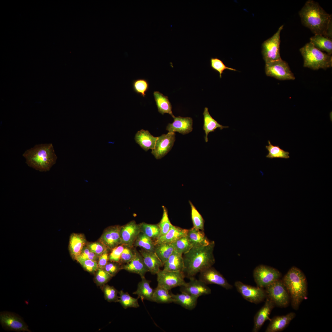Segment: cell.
<instances>
[{
    "instance_id": "cell-30",
    "label": "cell",
    "mask_w": 332,
    "mask_h": 332,
    "mask_svg": "<svg viewBox=\"0 0 332 332\" xmlns=\"http://www.w3.org/2000/svg\"><path fill=\"white\" fill-rule=\"evenodd\" d=\"M153 96L159 112L162 115L168 113L173 118L174 117L172 111V106L168 97L158 91L154 92Z\"/></svg>"
},
{
    "instance_id": "cell-4",
    "label": "cell",
    "mask_w": 332,
    "mask_h": 332,
    "mask_svg": "<svg viewBox=\"0 0 332 332\" xmlns=\"http://www.w3.org/2000/svg\"><path fill=\"white\" fill-rule=\"evenodd\" d=\"M282 280L290 296L292 307L297 310L307 295V281L305 275L300 269L293 267Z\"/></svg>"
},
{
    "instance_id": "cell-49",
    "label": "cell",
    "mask_w": 332,
    "mask_h": 332,
    "mask_svg": "<svg viewBox=\"0 0 332 332\" xmlns=\"http://www.w3.org/2000/svg\"><path fill=\"white\" fill-rule=\"evenodd\" d=\"M87 247L93 252L100 257L106 251L107 247L99 241L87 243Z\"/></svg>"
},
{
    "instance_id": "cell-2",
    "label": "cell",
    "mask_w": 332,
    "mask_h": 332,
    "mask_svg": "<svg viewBox=\"0 0 332 332\" xmlns=\"http://www.w3.org/2000/svg\"><path fill=\"white\" fill-rule=\"evenodd\" d=\"M299 14L302 24L314 34L325 37L332 15L327 13L317 2L308 0L299 11Z\"/></svg>"
},
{
    "instance_id": "cell-45",
    "label": "cell",
    "mask_w": 332,
    "mask_h": 332,
    "mask_svg": "<svg viewBox=\"0 0 332 332\" xmlns=\"http://www.w3.org/2000/svg\"><path fill=\"white\" fill-rule=\"evenodd\" d=\"M76 260L86 271L91 273L96 272L98 269L97 262L89 259L77 257Z\"/></svg>"
},
{
    "instance_id": "cell-12",
    "label": "cell",
    "mask_w": 332,
    "mask_h": 332,
    "mask_svg": "<svg viewBox=\"0 0 332 332\" xmlns=\"http://www.w3.org/2000/svg\"><path fill=\"white\" fill-rule=\"evenodd\" d=\"M0 322L2 327L7 331L31 332L23 318L14 313L7 311L1 312Z\"/></svg>"
},
{
    "instance_id": "cell-19",
    "label": "cell",
    "mask_w": 332,
    "mask_h": 332,
    "mask_svg": "<svg viewBox=\"0 0 332 332\" xmlns=\"http://www.w3.org/2000/svg\"><path fill=\"white\" fill-rule=\"evenodd\" d=\"M172 123H168L166 129L169 132H178L183 135L188 134L192 130L193 120L191 117H175Z\"/></svg>"
},
{
    "instance_id": "cell-20",
    "label": "cell",
    "mask_w": 332,
    "mask_h": 332,
    "mask_svg": "<svg viewBox=\"0 0 332 332\" xmlns=\"http://www.w3.org/2000/svg\"><path fill=\"white\" fill-rule=\"evenodd\" d=\"M87 243L84 234L73 233L69 239L68 249L71 257L73 260L81 255L84 247Z\"/></svg>"
},
{
    "instance_id": "cell-32",
    "label": "cell",
    "mask_w": 332,
    "mask_h": 332,
    "mask_svg": "<svg viewBox=\"0 0 332 332\" xmlns=\"http://www.w3.org/2000/svg\"><path fill=\"white\" fill-rule=\"evenodd\" d=\"M310 39V42L316 48L332 54V40L320 34H314Z\"/></svg>"
},
{
    "instance_id": "cell-51",
    "label": "cell",
    "mask_w": 332,
    "mask_h": 332,
    "mask_svg": "<svg viewBox=\"0 0 332 332\" xmlns=\"http://www.w3.org/2000/svg\"><path fill=\"white\" fill-rule=\"evenodd\" d=\"M79 256L97 262L99 257V256L92 251L86 245L84 247L81 255Z\"/></svg>"
},
{
    "instance_id": "cell-11",
    "label": "cell",
    "mask_w": 332,
    "mask_h": 332,
    "mask_svg": "<svg viewBox=\"0 0 332 332\" xmlns=\"http://www.w3.org/2000/svg\"><path fill=\"white\" fill-rule=\"evenodd\" d=\"M234 285L238 291L246 300L255 304L259 303L267 297L264 288L248 285L240 281H236Z\"/></svg>"
},
{
    "instance_id": "cell-29",
    "label": "cell",
    "mask_w": 332,
    "mask_h": 332,
    "mask_svg": "<svg viewBox=\"0 0 332 332\" xmlns=\"http://www.w3.org/2000/svg\"><path fill=\"white\" fill-rule=\"evenodd\" d=\"M187 236L193 247L207 246L211 242L205 235L204 231L193 227L188 230Z\"/></svg>"
},
{
    "instance_id": "cell-28",
    "label": "cell",
    "mask_w": 332,
    "mask_h": 332,
    "mask_svg": "<svg viewBox=\"0 0 332 332\" xmlns=\"http://www.w3.org/2000/svg\"><path fill=\"white\" fill-rule=\"evenodd\" d=\"M141 280L137 285L136 290L133 293L138 296V298L142 301L147 300L152 302V297L154 289L150 286V281L146 279L145 277H141Z\"/></svg>"
},
{
    "instance_id": "cell-39",
    "label": "cell",
    "mask_w": 332,
    "mask_h": 332,
    "mask_svg": "<svg viewBox=\"0 0 332 332\" xmlns=\"http://www.w3.org/2000/svg\"><path fill=\"white\" fill-rule=\"evenodd\" d=\"M172 243L175 250L182 255L188 252L193 247L187 235L180 238Z\"/></svg>"
},
{
    "instance_id": "cell-18",
    "label": "cell",
    "mask_w": 332,
    "mask_h": 332,
    "mask_svg": "<svg viewBox=\"0 0 332 332\" xmlns=\"http://www.w3.org/2000/svg\"><path fill=\"white\" fill-rule=\"evenodd\" d=\"M264 305L257 312L254 318L253 332H257L260 330L265 322L270 321V315L275 305L269 298L267 297Z\"/></svg>"
},
{
    "instance_id": "cell-34",
    "label": "cell",
    "mask_w": 332,
    "mask_h": 332,
    "mask_svg": "<svg viewBox=\"0 0 332 332\" xmlns=\"http://www.w3.org/2000/svg\"><path fill=\"white\" fill-rule=\"evenodd\" d=\"M155 252L164 265L174 251L172 243H155Z\"/></svg>"
},
{
    "instance_id": "cell-5",
    "label": "cell",
    "mask_w": 332,
    "mask_h": 332,
    "mask_svg": "<svg viewBox=\"0 0 332 332\" xmlns=\"http://www.w3.org/2000/svg\"><path fill=\"white\" fill-rule=\"evenodd\" d=\"M299 51L303 59V66L314 70L326 69L332 66V56L315 47L310 42Z\"/></svg>"
},
{
    "instance_id": "cell-27",
    "label": "cell",
    "mask_w": 332,
    "mask_h": 332,
    "mask_svg": "<svg viewBox=\"0 0 332 332\" xmlns=\"http://www.w3.org/2000/svg\"><path fill=\"white\" fill-rule=\"evenodd\" d=\"M163 266L165 270L183 272L184 265L182 255L174 250Z\"/></svg>"
},
{
    "instance_id": "cell-25",
    "label": "cell",
    "mask_w": 332,
    "mask_h": 332,
    "mask_svg": "<svg viewBox=\"0 0 332 332\" xmlns=\"http://www.w3.org/2000/svg\"><path fill=\"white\" fill-rule=\"evenodd\" d=\"M188 231V229H183L172 225L165 234L159 237L156 239L155 243H172L180 238L186 236Z\"/></svg>"
},
{
    "instance_id": "cell-46",
    "label": "cell",
    "mask_w": 332,
    "mask_h": 332,
    "mask_svg": "<svg viewBox=\"0 0 332 332\" xmlns=\"http://www.w3.org/2000/svg\"><path fill=\"white\" fill-rule=\"evenodd\" d=\"M96 272L94 281L97 285L101 287L106 284L113 277L103 269L98 268Z\"/></svg>"
},
{
    "instance_id": "cell-36",
    "label": "cell",
    "mask_w": 332,
    "mask_h": 332,
    "mask_svg": "<svg viewBox=\"0 0 332 332\" xmlns=\"http://www.w3.org/2000/svg\"><path fill=\"white\" fill-rule=\"evenodd\" d=\"M118 302L125 309L129 307L137 308L140 306L138 302V298H134L127 292L121 290L119 292Z\"/></svg>"
},
{
    "instance_id": "cell-23",
    "label": "cell",
    "mask_w": 332,
    "mask_h": 332,
    "mask_svg": "<svg viewBox=\"0 0 332 332\" xmlns=\"http://www.w3.org/2000/svg\"><path fill=\"white\" fill-rule=\"evenodd\" d=\"M140 253L143 257L149 272L153 275L156 274L163 264L156 253L148 251L143 249L140 251Z\"/></svg>"
},
{
    "instance_id": "cell-52",
    "label": "cell",
    "mask_w": 332,
    "mask_h": 332,
    "mask_svg": "<svg viewBox=\"0 0 332 332\" xmlns=\"http://www.w3.org/2000/svg\"><path fill=\"white\" fill-rule=\"evenodd\" d=\"M108 250L105 251L99 257L97 263L98 268L103 269L109 260Z\"/></svg>"
},
{
    "instance_id": "cell-31",
    "label": "cell",
    "mask_w": 332,
    "mask_h": 332,
    "mask_svg": "<svg viewBox=\"0 0 332 332\" xmlns=\"http://www.w3.org/2000/svg\"><path fill=\"white\" fill-rule=\"evenodd\" d=\"M203 114L204 121L203 128L205 133V140L206 142L208 141V136L210 132H214L218 128L222 130L224 128L229 127L228 126H223L220 124L213 119L210 115L208 108H204Z\"/></svg>"
},
{
    "instance_id": "cell-43",
    "label": "cell",
    "mask_w": 332,
    "mask_h": 332,
    "mask_svg": "<svg viewBox=\"0 0 332 332\" xmlns=\"http://www.w3.org/2000/svg\"><path fill=\"white\" fill-rule=\"evenodd\" d=\"M132 86L134 91L143 97L145 96L149 87L148 81L144 79H139L134 81Z\"/></svg>"
},
{
    "instance_id": "cell-10",
    "label": "cell",
    "mask_w": 332,
    "mask_h": 332,
    "mask_svg": "<svg viewBox=\"0 0 332 332\" xmlns=\"http://www.w3.org/2000/svg\"><path fill=\"white\" fill-rule=\"evenodd\" d=\"M158 285L169 290L176 287L184 285L186 282L182 272L160 270L156 274Z\"/></svg>"
},
{
    "instance_id": "cell-14",
    "label": "cell",
    "mask_w": 332,
    "mask_h": 332,
    "mask_svg": "<svg viewBox=\"0 0 332 332\" xmlns=\"http://www.w3.org/2000/svg\"><path fill=\"white\" fill-rule=\"evenodd\" d=\"M175 140V133L168 132L158 137L154 148L151 153L156 159H160L171 150Z\"/></svg>"
},
{
    "instance_id": "cell-33",
    "label": "cell",
    "mask_w": 332,
    "mask_h": 332,
    "mask_svg": "<svg viewBox=\"0 0 332 332\" xmlns=\"http://www.w3.org/2000/svg\"><path fill=\"white\" fill-rule=\"evenodd\" d=\"M169 290L165 288L158 285L154 289L152 297V302L159 303H170L173 302Z\"/></svg>"
},
{
    "instance_id": "cell-41",
    "label": "cell",
    "mask_w": 332,
    "mask_h": 332,
    "mask_svg": "<svg viewBox=\"0 0 332 332\" xmlns=\"http://www.w3.org/2000/svg\"><path fill=\"white\" fill-rule=\"evenodd\" d=\"M105 299L108 302H118L119 292L113 286L105 284L101 287Z\"/></svg>"
},
{
    "instance_id": "cell-40",
    "label": "cell",
    "mask_w": 332,
    "mask_h": 332,
    "mask_svg": "<svg viewBox=\"0 0 332 332\" xmlns=\"http://www.w3.org/2000/svg\"><path fill=\"white\" fill-rule=\"evenodd\" d=\"M191 208V214L193 227L202 231L204 229V220L201 215L191 201H189Z\"/></svg>"
},
{
    "instance_id": "cell-21",
    "label": "cell",
    "mask_w": 332,
    "mask_h": 332,
    "mask_svg": "<svg viewBox=\"0 0 332 332\" xmlns=\"http://www.w3.org/2000/svg\"><path fill=\"white\" fill-rule=\"evenodd\" d=\"M295 313L290 312L283 315L277 316L271 319L266 332H278L283 330L295 317Z\"/></svg>"
},
{
    "instance_id": "cell-35",
    "label": "cell",
    "mask_w": 332,
    "mask_h": 332,
    "mask_svg": "<svg viewBox=\"0 0 332 332\" xmlns=\"http://www.w3.org/2000/svg\"><path fill=\"white\" fill-rule=\"evenodd\" d=\"M133 246L140 247L148 251L155 252V244L152 239L141 232L136 238Z\"/></svg>"
},
{
    "instance_id": "cell-8",
    "label": "cell",
    "mask_w": 332,
    "mask_h": 332,
    "mask_svg": "<svg viewBox=\"0 0 332 332\" xmlns=\"http://www.w3.org/2000/svg\"><path fill=\"white\" fill-rule=\"evenodd\" d=\"M253 276L257 286L264 288L279 279L281 274L275 268L260 265L254 270Z\"/></svg>"
},
{
    "instance_id": "cell-22",
    "label": "cell",
    "mask_w": 332,
    "mask_h": 332,
    "mask_svg": "<svg viewBox=\"0 0 332 332\" xmlns=\"http://www.w3.org/2000/svg\"><path fill=\"white\" fill-rule=\"evenodd\" d=\"M122 268L129 272L138 274L141 277L144 276L145 274L149 272L142 256L138 251L131 261L122 265Z\"/></svg>"
},
{
    "instance_id": "cell-6",
    "label": "cell",
    "mask_w": 332,
    "mask_h": 332,
    "mask_svg": "<svg viewBox=\"0 0 332 332\" xmlns=\"http://www.w3.org/2000/svg\"><path fill=\"white\" fill-rule=\"evenodd\" d=\"M265 288L267 297L273 302L275 306L285 308L288 306L290 298L282 280L279 279Z\"/></svg>"
},
{
    "instance_id": "cell-50",
    "label": "cell",
    "mask_w": 332,
    "mask_h": 332,
    "mask_svg": "<svg viewBox=\"0 0 332 332\" xmlns=\"http://www.w3.org/2000/svg\"><path fill=\"white\" fill-rule=\"evenodd\" d=\"M122 264L120 263L108 261L103 269L113 277L122 269Z\"/></svg>"
},
{
    "instance_id": "cell-44",
    "label": "cell",
    "mask_w": 332,
    "mask_h": 332,
    "mask_svg": "<svg viewBox=\"0 0 332 332\" xmlns=\"http://www.w3.org/2000/svg\"><path fill=\"white\" fill-rule=\"evenodd\" d=\"M124 246L120 261V263L122 265L131 261L135 257L137 252L133 246Z\"/></svg>"
},
{
    "instance_id": "cell-47",
    "label": "cell",
    "mask_w": 332,
    "mask_h": 332,
    "mask_svg": "<svg viewBox=\"0 0 332 332\" xmlns=\"http://www.w3.org/2000/svg\"><path fill=\"white\" fill-rule=\"evenodd\" d=\"M210 65L211 68L218 72L219 74V77L222 78V75L223 71L226 69L236 71L235 69L227 66L221 60L217 57L211 58L210 59Z\"/></svg>"
},
{
    "instance_id": "cell-42",
    "label": "cell",
    "mask_w": 332,
    "mask_h": 332,
    "mask_svg": "<svg viewBox=\"0 0 332 332\" xmlns=\"http://www.w3.org/2000/svg\"><path fill=\"white\" fill-rule=\"evenodd\" d=\"M162 208L163 213L162 217L160 222L158 224L160 230L159 237L165 234L172 225L169 219L167 208L164 206H163Z\"/></svg>"
},
{
    "instance_id": "cell-26",
    "label": "cell",
    "mask_w": 332,
    "mask_h": 332,
    "mask_svg": "<svg viewBox=\"0 0 332 332\" xmlns=\"http://www.w3.org/2000/svg\"><path fill=\"white\" fill-rule=\"evenodd\" d=\"M181 292L176 294L170 293L173 300V302L189 310L194 309L197 305L198 298L185 292Z\"/></svg>"
},
{
    "instance_id": "cell-16",
    "label": "cell",
    "mask_w": 332,
    "mask_h": 332,
    "mask_svg": "<svg viewBox=\"0 0 332 332\" xmlns=\"http://www.w3.org/2000/svg\"><path fill=\"white\" fill-rule=\"evenodd\" d=\"M121 227L119 225L107 227L103 231L98 241L111 250L121 244L120 235Z\"/></svg>"
},
{
    "instance_id": "cell-1",
    "label": "cell",
    "mask_w": 332,
    "mask_h": 332,
    "mask_svg": "<svg viewBox=\"0 0 332 332\" xmlns=\"http://www.w3.org/2000/svg\"><path fill=\"white\" fill-rule=\"evenodd\" d=\"M215 246L214 241L204 246H193L187 253L184 254V269L185 277H194L204 270L212 266L215 263L213 251Z\"/></svg>"
},
{
    "instance_id": "cell-38",
    "label": "cell",
    "mask_w": 332,
    "mask_h": 332,
    "mask_svg": "<svg viewBox=\"0 0 332 332\" xmlns=\"http://www.w3.org/2000/svg\"><path fill=\"white\" fill-rule=\"evenodd\" d=\"M139 224L141 232L152 239H156L159 237L160 230L158 224H150L142 222Z\"/></svg>"
},
{
    "instance_id": "cell-24",
    "label": "cell",
    "mask_w": 332,
    "mask_h": 332,
    "mask_svg": "<svg viewBox=\"0 0 332 332\" xmlns=\"http://www.w3.org/2000/svg\"><path fill=\"white\" fill-rule=\"evenodd\" d=\"M157 139L158 137L153 136L148 131L144 129L138 131L135 136L136 143L146 151L154 148Z\"/></svg>"
},
{
    "instance_id": "cell-3",
    "label": "cell",
    "mask_w": 332,
    "mask_h": 332,
    "mask_svg": "<svg viewBox=\"0 0 332 332\" xmlns=\"http://www.w3.org/2000/svg\"><path fill=\"white\" fill-rule=\"evenodd\" d=\"M22 156L29 166L41 172L49 171L57 158L51 143L35 145Z\"/></svg>"
},
{
    "instance_id": "cell-17",
    "label": "cell",
    "mask_w": 332,
    "mask_h": 332,
    "mask_svg": "<svg viewBox=\"0 0 332 332\" xmlns=\"http://www.w3.org/2000/svg\"><path fill=\"white\" fill-rule=\"evenodd\" d=\"M140 232L139 224L132 220L121 226L120 231L121 244L133 246Z\"/></svg>"
},
{
    "instance_id": "cell-48",
    "label": "cell",
    "mask_w": 332,
    "mask_h": 332,
    "mask_svg": "<svg viewBox=\"0 0 332 332\" xmlns=\"http://www.w3.org/2000/svg\"><path fill=\"white\" fill-rule=\"evenodd\" d=\"M124 246L123 244H120L111 250V252L109 254V261L120 263L121 255Z\"/></svg>"
},
{
    "instance_id": "cell-13",
    "label": "cell",
    "mask_w": 332,
    "mask_h": 332,
    "mask_svg": "<svg viewBox=\"0 0 332 332\" xmlns=\"http://www.w3.org/2000/svg\"><path fill=\"white\" fill-rule=\"evenodd\" d=\"M199 279L206 285L216 284L227 290L232 288L224 277L212 266L208 267L200 272Z\"/></svg>"
},
{
    "instance_id": "cell-7",
    "label": "cell",
    "mask_w": 332,
    "mask_h": 332,
    "mask_svg": "<svg viewBox=\"0 0 332 332\" xmlns=\"http://www.w3.org/2000/svg\"><path fill=\"white\" fill-rule=\"evenodd\" d=\"M283 25L262 44V54L265 63L281 59L280 53V34Z\"/></svg>"
},
{
    "instance_id": "cell-15",
    "label": "cell",
    "mask_w": 332,
    "mask_h": 332,
    "mask_svg": "<svg viewBox=\"0 0 332 332\" xmlns=\"http://www.w3.org/2000/svg\"><path fill=\"white\" fill-rule=\"evenodd\" d=\"M189 279L188 282H186L184 285L180 287L181 292L187 293L198 298L200 296L211 293V289L202 281L195 277Z\"/></svg>"
},
{
    "instance_id": "cell-9",
    "label": "cell",
    "mask_w": 332,
    "mask_h": 332,
    "mask_svg": "<svg viewBox=\"0 0 332 332\" xmlns=\"http://www.w3.org/2000/svg\"><path fill=\"white\" fill-rule=\"evenodd\" d=\"M265 70L267 76L273 77L279 80L295 79L288 63L282 59L265 63Z\"/></svg>"
},
{
    "instance_id": "cell-37",
    "label": "cell",
    "mask_w": 332,
    "mask_h": 332,
    "mask_svg": "<svg viewBox=\"0 0 332 332\" xmlns=\"http://www.w3.org/2000/svg\"><path fill=\"white\" fill-rule=\"evenodd\" d=\"M268 145L266 146V148L268 151V154L266 156L267 158H282L288 159L290 158L289 152L285 151L281 149L279 146H274L271 144L270 140H268Z\"/></svg>"
}]
</instances>
